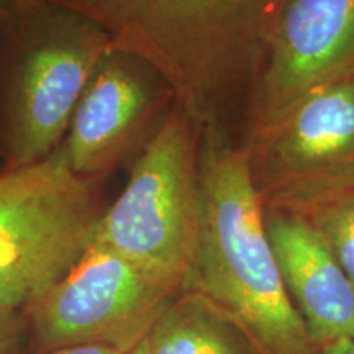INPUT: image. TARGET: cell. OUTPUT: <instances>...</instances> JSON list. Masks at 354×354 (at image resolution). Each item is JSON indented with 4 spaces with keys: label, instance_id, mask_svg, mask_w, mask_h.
<instances>
[{
    "label": "cell",
    "instance_id": "cell-1",
    "mask_svg": "<svg viewBox=\"0 0 354 354\" xmlns=\"http://www.w3.org/2000/svg\"><path fill=\"white\" fill-rule=\"evenodd\" d=\"M149 66L201 131L268 56L287 0H53Z\"/></svg>",
    "mask_w": 354,
    "mask_h": 354
},
{
    "label": "cell",
    "instance_id": "cell-2",
    "mask_svg": "<svg viewBox=\"0 0 354 354\" xmlns=\"http://www.w3.org/2000/svg\"><path fill=\"white\" fill-rule=\"evenodd\" d=\"M198 176L201 225L185 290L218 305L261 354H312L315 344L286 292L246 151L205 131Z\"/></svg>",
    "mask_w": 354,
    "mask_h": 354
},
{
    "label": "cell",
    "instance_id": "cell-3",
    "mask_svg": "<svg viewBox=\"0 0 354 354\" xmlns=\"http://www.w3.org/2000/svg\"><path fill=\"white\" fill-rule=\"evenodd\" d=\"M0 145L3 167L48 158L63 143L92 73L112 50L94 20L39 0L0 25Z\"/></svg>",
    "mask_w": 354,
    "mask_h": 354
},
{
    "label": "cell",
    "instance_id": "cell-4",
    "mask_svg": "<svg viewBox=\"0 0 354 354\" xmlns=\"http://www.w3.org/2000/svg\"><path fill=\"white\" fill-rule=\"evenodd\" d=\"M201 130L179 105L136 158L120 197L97 220L92 241L176 292L187 287L201 225Z\"/></svg>",
    "mask_w": 354,
    "mask_h": 354
},
{
    "label": "cell",
    "instance_id": "cell-5",
    "mask_svg": "<svg viewBox=\"0 0 354 354\" xmlns=\"http://www.w3.org/2000/svg\"><path fill=\"white\" fill-rule=\"evenodd\" d=\"M100 207L99 180L77 176L56 148L0 169V308L24 312L81 258Z\"/></svg>",
    "mask_w": 354,
    "mask_h": 354
},
{
    "label": "cell",
    "instance_id": "cell-6",
    "mask_svg": "<svg viewBox=\"0 0 354 354\" xmlns=\"http://www.w3.org/2000/svg\"><path fill=\"white\" fill-rule=\"evenodd\" d=\"M245 151L268 210L305 215L354 192V74L313 88L253 128Z\"/></svg>",
    "mask_w": 354,
    "mask_h": 354
},
{
    "label": "cell",
    "instance_id": "cell-7",
    "mask_svg": "<svg viewBox=\"0 0 354 354\" xmlns=\"http://www.w3.org/2000/svg\"><path fill=\"white\" fill-rule=\"evenodd\" d=\"M179 292L100 243L24 310L41 353L82 344L133 348Z\"/></svg>",
    "mask_w": 354,
    "mask_h": 354
},
{
    "label": "cell",
    "instance_id": "cell-8",
    "mask_svg": "<svg viewBox=\"0 0 354 354\" xmlns=\"http://www.w3.org/2000/svg\"><path fill=\"white\" fill-rule=\"evenodd\" d=\"M174 104L169 87L140 59L110 50L88 79L57 148L77 176L100 180L154 135L159 112Z\"/></svg>",
    "mask_w": 354,
    "mask_h": 354
},
{
    "label": "cell",
    "instance_id": "cell-9",
    "mask_svg": "<svg viewBox=\"0 0 354 354\" xmlns=\"http://www.w3.org/2000/svg\"><path fill=\"white\" fill-rule=\"evenodd\" d=\"M354 74V0H287L254 100V127L295 100Z\"/></svg>",
    "mask_w": 354,
    "mask_h": 354
},
{
    "label": "cell",
    "instance_id": "cell-10",
    "mask_svg": "<svg viewBox=\"0 0 354 354\" xmlns=\"http://www.w3.org/2000/svg\"><path fill=\"white\" fill-rule=\"evenodd\" d=\"M282 282L313 344L354 339V286L304 215L268 210Z\"/></svg>",
    "mask_w": 354,
    "mask_h": 354
},
{
    "label": "cell",
    "instance_id": "cell-11",
    "mask_svg": "<svg viewBox=\"0 0 354 354\" xmlns=\"http://www.w3.org/2000/svg\"><path fill=\"white\" fill-rule=\"evenodd\" d=\"M148 354H256L245 330L218 305L194 290L179 292L143 336Z\"/></svg>",
    "mask_w": 354,
    "mask_h": 354
},
{
    "label": "cell",
    "instance_id": "cell-12",
    "mask_svg": "<svg viewBox=\"0 0 354 354\" xmlns=\"http://www.w3.org/2000/svg\"><path fill=\"white\" fill-rule=\"evenodd\" d=\"M304 216L317 230L354 286V192L323 203Z\"/></svg>",
    "mask_w": 354,
    "mask_h": 354
},
{
    "label": "cell",
    "instance_id": "cell-13",
    "mask_svg": "<svg viewBox=\"0 0 354 354\" xmlns=\"http://www.w3.org/2000/svg\"><path fill=\"white\" fill-rule=\"evenodd\" d=\"M21 318L15 310L0 308V354H6L20 335Z\"/></svg>",
    "mask_w": 354,
    "mask_h": 354
},
{
    "label": "cell",
    "instance_id": "cell-14",
    "mask_svg": "<svg viewBox=\"0 0 354 354\" xmlns=\"http://www.w3.org/2000/svg\"><path fill=\"white\" fill-rule=\"evenodd\" d=\"M131 348L120 346V344H82V346H69L55 349L43 354H127Z\"/></svg>",
    "mask_w": 354,
    "mask_h": 354
},
{
    "label": "cell",
    "instance_id": "cell-15",
    "mask_svg": "<svg viewBox=\"0 0 354 354\" xmlns=\"http://www.w3.org/2000/svg\"><path fill=\"white\" fill-rule=\"evenodd\" d=\"M39 0H0V25Z\"/></svg>",
    "mask_w": 354,
    "mask_h": 354
},
{
    "label": "cell",
    "instance_id": "cell-16",
    "mask_svg": "<svg viewBox=\"0 0 354 354\" xmlns=\"http://www.w3.org/2000/svg\"><path fill=\"white\" fill-rule=\"evenodd\" d=\"M320 354H354V339H338L325 344Z\"/></svg>",
    "mask_w": 354,
    "mask_h": 354
},
{
    "label": "cell",
    "instance_id": "cell-17",
    "mask_svg": "<svg viewBox=\"0 0 354 354\" xmlns=\"http://www.w3.org/2000/svg\"><path fill=\"white\" fill-rule=\"evenodd\" d=\"M127 354H148V349H146V344L143 342V338H141L140 342L136 343L135 346H133Z\"/></svg>",
    "mask_w": 354,
    "mask_h": 354
},
{
    "label": "cell",
    "instance_id": "cell-18",
    "mask_svg": "<svg viewBox=\"0 0 354 354\" xmlns=\"http://www.w3.org/2000/svg\"><path fill=\"white\" fill-rule=\"evenodd\" d=\"M2 167H3V166H2V162H0V169H2Z\"/></svg>",
    "mask_w": 354,
    "mask_h": 354
}]
</instances>
